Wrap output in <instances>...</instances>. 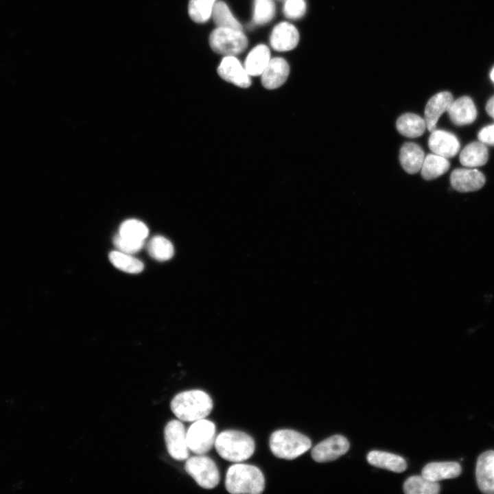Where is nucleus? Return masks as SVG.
<instances>
[{
	"mask_svg": "<svg viewBox=\"0 0 494 494\" xmlns=\"http://www.w3.org/2000/svg\"><path fill=\"white\" fill-rule=\"evenodd\" d=\"M165 442L170 456L176 460H185L189 457L187 432L180 421L172 420L164 430Z\"/></svg>",
	"mask_w": 494,
	"mask_h": 494,
	"instance_id": "obj_8",
	"label": "nucleus"
},
{
	"mask_svg": "<svg viewBox=\"0 0 494 494\" xmlns=\"http://www.w3.org/2000/svg\"><path fill=\"white\" fill-rule=\"evenodd\" d=\"M489 158L488 150L482 142H473L467 145L460 154V162L469 167L484 165Z\"/></svg>",
	"mask_w": 494,
	"mask_h": 494,
	"instance_id": "obj_23",
	"label": "nucleus"
},
{
	"mask_svg": "<svg viewBox=\"0 0 494 494\" xmlns=\"http://www.w3.org/2000/svg\"><path fill=\"white\" fill-rule=\"evenodd\" d=\"M147 250L152 258L161 261L170 259L174 253L171 242L162 236L152 237L148 243Z\"/></svg>",
	"mask_w": 494,
	"mask_h": 494,
	"instance_id": "obj_27",
	"label": "nucleus"
},
{
	"mask_svg": "<svg viewBox=\"0 0 494 494\" xmlns=\"http://www.w3.org/2000/svg\"><path fill=\"white\" fill-rule=\"evenodd\" d=\"M148 233V227L142 222L128 220L121 224L119 234L137 240H144Z\"/></svg>",
	"mask_w": 494,
	"mask_h": 494,
	"instance_id": "obj_30",
	"label": "nucleus"
},
{
	"mask_svg": "<svg viewBox=\"0 0 494 494\" xmlns=\"http://www.w3.org/2000/svg\"><path fill=\"white\" fill-rule=\"evenodd\" d=\"M478 137L482 143L494 145V124L487 126L481 129Z\"/></svg>",
	"mask_w": 494,
	"mask_h": 494,
	"instance_id": "obj_34",
	"label": "nucleus"
},
{
	"mask_svg": "<svg viewBox=\"0 0 494 494\" xmlns=\"http://www.w3.org/2000/svg\"><path fill=\"white\" fill-rule=\"evenodd\" d=\"M450 181L456 190L469 192L482 188L485 183V177L477 169L459 168L451 172Z\"/></svg>",
	"mask_w": 494,
	"mask_h": 494,
	"instance_id": "obj_15",
	"label": "nucleus"
},
{
	"mask_svg": "<svg viewBox=\"0 0 494 494\" xmlns=\"http://www.w3.org/2000/svg\"><path fill=\"white\" fill-rule=\"evenodd\" d=\"M289 73L290 66L285 59L272 58L261 73L262 84L268 89H277L286 81Z\"/></svg>",
	"mask_w": 494,
	"mask_h": 494,
	"instance_id": "obj_16",
	"label": "nucleus"
},
{
	"mask_svg": "<svg viewBox=\"0 0 494 494\" xmlns=\"http://www.w3.org/2000/svg\"><path fill=\"white\" fill-rule=\"evenodd\" d=\"M490 78H491V80L494 82V67H493V69L491 71Z\"/></svg>",
	"mask_w": 494,
	"mask_h": 494,
	"instance_id": "obj_36",
	"label": "nucleus"
},
{
	"mask_svg": "<svg viewBox=\"0 0 494 494\" xmlns=\"http://www.w3.org/2000/svg\"><path fill=\"white\" fill-rule=\"evenodd\" d=\"M447 112L451 121L458 126L471 124L477 117L474 103L467 96L453 100Z\"/></svg>",
	"mask_w": 494,
	"mask_h": 494,
	"instance_id": "obj_17",
	"label": "nucleus"
},
{
	"mask_svg": "<svg viewBox=\"0 0 494 494\" xmlns=\"http://www.w3.org/2000/svg\"><path fill=\"white\" fill-rule=\"evenodd\" d=\"M307 10L304 0H287L283 6L284 15L290 19H298L303 16Z\"/></svg>",
	"mask_w": 494,
	"mask_h": 494,
	"instance_id": "obj_33",
	"label": "nucleus"
},
{
	"mask_svg": "<svg viewBox=\"0 0 494 494\" xmlns=\"http://www.w3.org/2000/svg\"><path fill=\"white\" fill-rule=\"evenodd\" d=\"M210 47L217 54L234 56L244 51L248 45V39L242 31L217 27L209 36Z\"/></svg>",
	"mask_w": 494,
	"mask_h": 494,
	"instance_id": "obj_5",
	"label": "nucleus"
},
{
	"mask_svg": "<svg viewBox=\"0 0 494 494\" xmlns=\"http://www.w3.org/2000/svg\"><path fill=\"white\" fill-rule=\"evenodd\" d=\"M450 163L447 158L436 154L425 156L421 172L422 177L427 180L435 179L445 174L449 169Z\"/></svg>",
	"mask_w": 494,
	"mask_h": 494,
	"instance_id": "obj_24",
	"label": "nucleus"
},
{
	"mask_svg": "<svg viewBox=\"0 0 494 494\" xmlns=\"http://www.w3.org/2000/svg\"><path fill=\"white\" fill-rule=\"evenodd\" d=\"M109 259L117 268L128 273L137 274L143 270V263L130 254L120 251H112Z\"/></svg>",
	"mask_w": 494,
	"mask_h": 494,
	"instance_id": "obj_28",
	"label": "nucleus"
},
{
	"mask_svg": "<svg viewBox=\"0 0 494 494\" xmlns=\"http://www.w3.org/2000/svg\"><path fill=\"white\" fill-rule=\"evenodd\" d=\"M274 14L275 5L273 0H255L253 14L255 23H267L273 19Z\"/></svg>",
	"mask_w": 494,
	"mask_h": 494,
	"instance_id": "obj_31",
	"label": "nucleus"
},
{
	"mask_svg": "<svg viewBox=\"0 0 494 494\" xmlns=\"http://www.w3.org/2000/svg\"><path fill=\"white\" fill-rule=\"evenodd\" d=\"M424 158V151L415 143H405L400 149L399 161L408 174H414L421 170Z\"/></svg>",
	"mask_w": 494,
	"mask_h": 494,
	"instance_id": "obj_18",
	"label": "nucleus"
},
{
	"mask_svg": "<svg viewBox=\"0 0 494 494\" xmlns=\"http://www.w3.org/2000/svg\"><path fill=\"white\" fill-rule=\"evenodd\" d=\"M299 41V34L296 27L288 22L278 23L273 28L270 42L273 49L285 51L293 49Z\"/></svg>",
	"mask_w": 494,
	"mask_h": 494,
	"instance_id": "obj_12",
	"label": "nucleus"
},
{
	"mask_svg": "<svg viewBox=\"0 0 494 494\" xmlns=\"http://www.w3.org/2000/svg\"><path fill=\"white\" fill-rule=\"evenodd\" d=\"M215 0H189L188 13L196 23H203L211 16Z\"/></svg>",
	"mask_w": 494,
	"mask_h": 494,
	"instance_id": "obj_29",
	"label": "nucleus"
},
{
	"mask_svg": "<svg viewBox=\"0 0 494 494\" xmlns=\"http://www.w3.org/2000/svg\"><path fill=\"white\" fill-rule=\"evenodd\" d=\"M453 100V95L448 91L438 93L428 100L425 108L424 119L430 132L436 130L440 117L447 110Z\"/></svg>",
	"mask_w": 494,
	"mask_h": 494,
	"instance_id": "obj_14",
	"label": "nucleus"
},
{
	"mask_svg": "<svg viewBox=\"0 0 494 494\" xmlns=\"http://www.w3.org/2000/svg\"><path fill=\"white\" fill-rule=\"evenodd\" d=\"M403 491L407 494H437L440 486L437 482L428 480L422 475L410 477L403 484Z\"/></svg>",
	"mask_w": 494,
	"mask_h": 494,
	"instance_id": "obj_25",
	"label": "nucleus"
},
{
	"mask_svg": "<svg viewBox=\"0 0 494 494\" xmlns=\"http://www.w3.org/2000/svg\"><path fill=\"white\" fill-rule=\"evenodd\" d=\"M211 397L200 390L181 392L174 397L170 408L180 421L194 422L207 416L213 409Z\"/></svg>",
	"mask_w": 494,
	"mask_h": 494,
	"instance_id": "obj_1",
	"label": "nucleus"
},
{
	"mask_svg": "<svg viewBox=\"0 0 494 494\" xmlns=\"http://www.w3.org/2000/svg\"><path fill=\"white\" fill-rule=\"evenodd\" d=\"M211 16L217 27L242 31V25L233 16L227 5L223 1H218L213 5Z\"/></svg>",
	"mask_w": 494,
	"mask_h": 494,
	"instance_id": "obj_26",
	"label": "nucleus"
},
{
	"mask_svg": "<svg viewBox=\"0 0 494 494\" xmlns=\"http://www.w3.org/2000/svg\"><path fill=\"white\" fill-rule=\"evenodd\" d=\"M185 469L202 488L213 489L220 482V473L215 462L203 454L187 458Z\"/></svg>",
	"mask_w": 494,
	"mask_h": 494,
	"instance_id": "obj_6",
	"label": "nucleus"
},
{
	"mask_svg": "<svg viewBox=\"0 0 494 494\" xmlns=\"http://www.w3.org/2000/svg\"><path fill=\"white\" fill-rule=\"evenodd\" d=\"M270 60L268 47L263 44L257 45L248 54L244 68L250 76L261 75Z\"/></svg>",
	"mask_w": 494,
	"mask_h": 494,
	"instance_id": "obj_20",
	"label": "nucleus"
},
{
	"mask_svg": "<svg viewBox=\"0 0 494 494\" xmlns=\"http://www.w3.org/2000/svg\"><path fill=\"white\" fill-rule=\"evenodd\" d=\"M214 446L223 459L233 462L248 459L255 449V441L250 435L233 430L220 433L215 438Z\"/></svg>",
	"mask_w": 494,
	"mask_h": 494,
	"instance_id": "obj_3",
	"label": "nucleus"
},
{
	"mask_svg": "<svg viewBox=\"0 0 494 494\" xmlns=\"http://www.w3.org/2000/svg\"><path fill=\"white\" fill-rule=\"evenodd\" d=\"M396 128L401 134L409 138L421 136L427 128L425 119L411 113L401 115L397 120Z\"/></svg>",
	"mask_w": 494,
	"mask_h": 494,
	"instance_id": "obj_22",
	"label": "nucleus"
},
{
	"mask_svg": "<svg viewBox=\"0 0 494 494\" xmlns=\"http://www.w3.org/2000/svg\"><path fill=\"white\" fill-rule=\"evenodd\" d=\"M113 244L119 251L132 254L139 251L144 246V240H137L118 234L113 238Z\"/></svg>",
	"mask_w": 494,
	"mask_h": 494,
	"instance_id": "obj_32",
	"label": "nucleus"
},
{
	"mask_svg": "<svg viewBox=\"0 0 494 494\" xmlns=\"http://www.w3.org/2000/svg\"><path fill=\"white\" fill-rule=\"evenodd\" d=\"M225 487L233 494H259L265 488V478L256 466L236 463L226 471Z\"/></svg>",
	"mask_w": 494,
	"mask_h": 494,
	"instance_id": "obj_2",
	"label": "nucleus"
},
{
	"mask_svg": "<svg viewBox=\"0 0 494 494\" xmlns=\"http://www.w3.org/2000/svg\"><path fill=\"white\" fill-rule=\"evenodd\" d=\"M287 1V0H286Z\"/></svg>",
	"mask_w": 494,
	"mask_h": 494,
	"instance_id": "obj_37",
	"label": "nucleus"
},
{
	"mask_svg": "<svg viewBox=\"0 0 494 494\" xmlns=\"http://www.w3.org/2000/svg\"><path fill=\"white\" fill-rule=\"evenodd\" d=\"M428 146L432 153L448 158L458 153L460 143L454 134L445 130H434L431 132Z\"/></svg>",
	"mask_w": 494,
	"mask_h": 494,
	"instance_id": "obj_13",
	"label": "nucleus"
},
{
	"mask_svg": "<svg viewBox=\"0 0 494 494\" xmlns=\"http://www.w3.org/2000/svg\"><path fill=\"white\" fill-rule=\"evenodd\" d=\"M368 462L377 467L394 472H403L406 469L405 460L401 456L381 451H372L367 456Z\"/></svg>",
	"mask_w": 494,
	"mask_h": 494,
	"instance_id": "obj_21",
	"label": "nucleus"
},
{
	"mask_svg": "<svg viewBox=\"0 0 494 494\" xmlns=\"http://www.w3.org/2000/svg\"><path fill=\"white\" fill-rule=\"evenodd\" d=\"M270 448L279 458L293 460L306 452L311 446L310 439L292 430L274 432L270 437Z\"/></svg>",
	"mask_w": 494,
	"mask_h": 494,
	"instance_id": "obj_4",
	"label": "nucleus"
},
{
	"mask_svg": "<svg viewBox=\"0 0 494 494\" xmlns=\"http://www.w3.org/2000/svg\"><path fill=\"white\" fill-rule=\"evenodd\" d=\"M215 438V424L204 419L193 422L187 431L188 448L197 455L209 452Z\"/></svg>",
	"mask_w": 494,
	"mask_h": 494,
	"instance_id": "obj_7",
	"label": "nucleus"
},
{
	"mask_svg": "<svg viewBox=\"0 0 494 494\" xmlns=\"http://www.w3.org/2000/svg\"><path fill=\"white\" fill-rule=\"evenodd\" d=\"M217 73L223 80L237 86L247 88L251 84L250 75L233 56H226L222 58Z\"/></svg>",
	"mask_w": 494,
	"mask_h": 494,
	"instance_id": "obj_10",
	"label": "nucleus"
},
{
	"mask_svg": "<svg viewBox=\"0 0 494 494\" xmlns=\"http://www.w3.org/2000/svg\"><path fill=\"white\" fill-rule=\"evenodd\" d=\"M349 448V443L345 437L334 435L316 445L311 451V457L318 462L331 461L344 454Z\"/></svg>",
	"mask_w": 494,
	"mask_h": 494,
	"instance_id": "obj_9",
	"label": "nucleus"
},
{
	"mask_svg": "<svg viewBox=\"0 0 494 494\" xmlns=\"http://www.w3.org/2000/svg\"><path fill=\"white\" fill-rule=\"evenodd\" d=\"M486 110L488 114L494 118V95L491 97L487 102Z\"/></svg>",
	"mask_w": 494,
	"mask_h": 494,
	"instance_id": "obj_35",
	"label": "nucleus"
},
{
	"mask_svg": "<svg viewBox=\"0 0 494 494\" xmlns=\"http://www.w3.org/2000/svg\"><path fill=\"white\" fill-rule=\"evenodd\" d=\"M462 468L456 462H430L422 470V475L430 480L438 482L445 479H451L459 476Z\"/></svg>",
	"mask_w": 494,
	"mask_h": 494,
	"instance_id": "obj_19",
	"label": "nucleus"
},
{
	"mask_svg": "<svg viewBox=\"0 0 494 494\" xmlns=\"http://www.w3.org/2000/svg\"><path fill=\"white\" fill-rule=\"evenodd\" d=\"M475 475L480 490L494 494V450H487L478 456Z\"/></svg>",
	"mask_w": 494,
	"mask_h": 494,
	"instance_id": "obj_11",
	"label": "nucleus"
}]
</instances>
